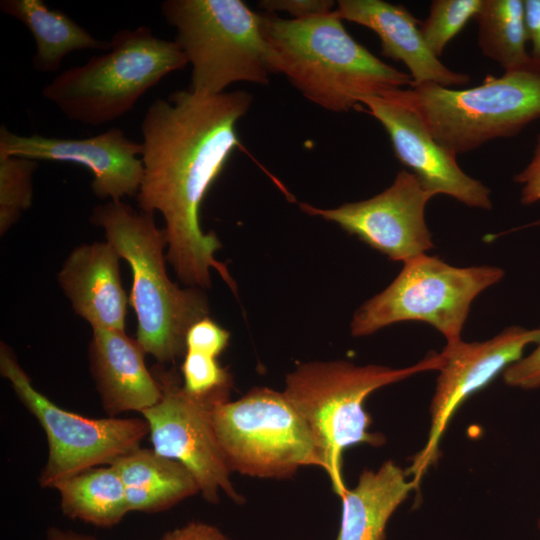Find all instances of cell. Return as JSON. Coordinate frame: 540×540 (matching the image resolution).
<instances>
[{
    "mask_svg": "<svg viewBox=\"0 0 540 540\" xmlns=\"http://www.w3.org/2000/svg\"><path fill=\"white\" fill-rule=\"evenodd\" d=\"M110 48L85 64L68 68L42 90L69 120L98 126L133 109L139 98L188 60L175 41L146 26L121 29Z\"/></svg>",
    "mask_w": 540,
    "mask_h": 540,
    "instance_id": "cell-6",
    "label": "cell"
},
{
    "mask_svg": "<svg viewBox=\"0 0 540 540\" xmlns=\"http://www.w3.org/2000/svg\"><path fill=\"white\" fill-rule=\"evenodd\" d=\"M161 12L192 66L189 90L216 95L235 82L268 84L273 72L262 14L241 0H166Z\"/></svg>",
    "mask_w": 540,
    "mask_h": 540,
    "instance_id": "cell-7",
    "label": "cell"
},
{
    "mask_svg": "<svg viewBox=\"0 0 540 540\" xmlns=\"http://www.w3.org/2000/svg\"><path fill=\"white\" fill-rule=\"evenodd\" d=\"M474 20L482 54L506 71L531 65L527 51L523 0H483Z\"/></svg>",
    "mask_w": 540,
    "mask_h": 540,
    "instance_id": "cell-23",
    "label": "cell"
},
{
    "mask_svg": "<svg viewBox=\"0 0 540 540\" xmlns=\"http://www.w3.org/2000/svg\"><path fill=\"white\" fill-rule=\"evenodd\" d=\"M36 160L0 156V233L3 235L32 203Z\"/></svg>",
    "mask_w": 540,
    "mask_h": 540,
    "instance_id": "cell-24",
    "label": "cell"
},
{
    "mask_svg": "<svg viewBox=\"0 0 540 540\" xmlns=\"http://www.w3.org/2000/svg\"><path fill=\"white\" fill-rule=\"evenodd\" d=\"M502 376L510 387L523 390L540 388V341L529 355L510 364Z\"/></svg>",
    "mask_w": 540,
    "mask_h": 540,
    "instance_id": "cell-28",
    "label": "cell"
},
{
    "mask_svg": "<svg viewBox=\"0 0 540 540\" xmlns=\"http://www.w3.org/2000/svg\"><path fill=\"white\" fill-rule=\"evenodd\" d=\"M503 277L499 267H455L422 254L404 262L394 281L357 309L351 334L367 336L397 322L421 321L446 343L458 341L474 299Z\"/></svg>",
    "mask_w": 540,
    "mask_h": 540,
    "instance_id": "cell-9",
    "label": "cell"
},
{
    "mask_svg": "<svg viewBox=\"0 0 540 540\" xmlns=\"http://www.w3.org/2000/svg\"><path fill=\"white\" fill-rule=\"evenodd\" d=\"M252 100L244 90L216 95L177 90L154 100L142 119L138 206L163 216L166 258L186 285L209 288L214 268L235 291L227 267L214 256L221 243L214 232L202 231L199 212L207 191L240 146L236 125Z\"/></svg>",
    "mask_w": 540,
    "mask_h": 540,
    "instance_id": "cell-1",
    "label": "cell"
},
{
    "mask_svg": "<svg viewBox=\"0 0 540 540\" xmlns=\"http://www.w3.org/2000/svg\"><path fill=\"white\" fill-rule=\"evenodd\" d=\"M335 10L342 20L375 32L382 55L408 68L412 86L433 83L452 88L470 82L469 74L451 70L432 53L421 34V22L403 5L383 0H340Z\"/></svg>",
    "mask_w": 540,
    "mask_h": 540,
    "instance_id": "cell-16",
    "label": "cell"
},
{
    "mask_svg": "<svg viewBox=\"0 0 540 540\" xmlns=\"http://www.w3.org/2000/svg\"><path fill=\"white\" fill-rule=\"evenodd\" d=\"M361 104L386 130L395 157L427 190L468 207L492 209L490 189L460 168L456 156L434 139L413 110L387 97H367Z\"/></svg>",
    "mask_w": 540,
    "mask_h": 540,
    "instance_id": "cell-15",
    "label": "cell"
},
{
    "mask_svg": "<svg viewBox=\"0 0 540 540\" xmlns=\"http://www.w3.org/2000/svg\"><path fill=\"white\" fill-rule=\"evenodd\" d=\"M142 143L118 128L89 138H55L39 134L23 136L0 127V156L71 162L87 167L93 175L91 188L101 198L119 201L137 196L143 177Z\"/></svg>",
    "mask_w": 540,
    "mask_h": 540,
    "instance_id": "cell-14",
    "label": "cell"
},
{
    "mask_svg": "<svg viewBox=\"0 0 540 540\" xmlns=\"http://www.w3.org/2000/svg\"><path fill=\"white\" fill-rule=\"evenodd\" d=\"M527 41L531 45L530 56L540 64V0H523Z\"/></svg>",
    "mask_w": 540,
    "mask_h": 540,
    "instance_id": "cell-32",
    "label": "cell"
},
{
    "mask_svg": "<svg viewBox=\"0 0 540 540\" xmlns=\"http://www.w3.org/2000/svg\"><path fill=\"white\" fill-rule=\"evenodd\" d=\"M259 6L268 14L286 12L292 19H304L330 13L336 4L331 0H262Z\"/></svg>",
    "mask_w": 540,
    "mask_h": 540,
    "instance_id": "cell-29",
    "label": "cell"
},
{
    "mask_svg": "<svg viewBox=\"0 0 540 540\" xmlns=\"http://www.w3.org/2000/svg\"><path fill=\"white\" fill-rule=\"evenodd\" d=\"M434 196L413 173L401 170L387 189L369 199L333 209L305 203L300 208L338 224L392 261L404 263L434 248L425 221L427 203Z\"/></svg>",
    "mask_w": 540,
    "mask_h": 540,
    "instance_id": "cell-13",
    "label": "cell"
},
{
    "mask_svg": "<svg viewBox=\"0 0 540 540\" xmlns=\"http://www.w3.org/2000/svg\"><path fill=\"white\" fill-rule=\"evenodd\" d=\"M273 73L284 74L304 97L346 112L367 97L412 86L409 74L390 66L358 43L336 10L304 19L262 14Z\"/></svg>",
    "mask_w": 540,
    "mask_h": 540,
    "instance_id": "cell-2",
    "label": "cell"
},
{
    "mask_svg": "<svg viewBox=\"0 0 540 540\" xmlns=\"http://www.w3.org/2000/svg\"><path fill=\"white\" fill-rule=\"evenodd\" d=\"M90 220L131 267L129 302L137 317V342L160 363L185 353L189 328L207 317L208 302L196 288H180L166 271L167 240L154 214L134 210L121 200L96 206Z\"/></svg>",
    "mask_w": 540,
    "mask_h": 540,
    "instance_id": "cell-4",
    "label": "cell"
},
{
    "mask_svg": "<svg viewBox=\"0 0 540 540\" xmlns=\"http://www.w3.org/2000/svg\"><path fill=\"white\" fill-rule=\"evenodd\" d=\"M538 528L540 529V518L538 520Z\"/></svg>",
    "mask_w": 540,
    "mask_h": 540,
    "instance_id": "cell-34",
    "label": "cell"
},
{
    "mask_svg": "<svg viewBox=\"0 0 540 540\" xmlns=\"http://www.w3.org/2000/svg\"><path fill=\"white\" fill-rule=\"evenodd\" d=\"M538 223L540 224V220L538 221Z\"/></svg>",
    "mask_w": 540,
    "mask_h": 540,
    "instance_id": "cell-35",
    "label": "cell"
},
{
    "mask_svg": "<svg viewBox=\"0 0 540 540\" xmlns=\"http://www.w3.org/2000/svg\"><path fill=\"white\" fill-rule=\"evenodd\" d=\"M413 110L430 134L457 156L519 134L540 118V64L535 61L478 86L453 89L425 83L386 93Z\"/></svg>",
    "mask_w": 540,
    "mask_h": 540,
    "instance_id": "cell-5",
    "label": "cell"
},
{
    "mask_svg": "<svg viewBox=\"0 0 540 540\" xmlns=\"http://www.w3.org/2000/svg\"><path fill=\"white\" fill-rule=\"evenodd\" d=\"M229 338L230 333L207 316L189 328L185 350L207 352L218 357L227 347Z\"/></svg>",
    "mask_w": 540,
    "mask_h": 540,
    "instance_id": "cell-27",
    "label": "cell"
},
{
    "mask_svg": "<svg viewBox=\"0 0 540 540\" xmlns=\"http://www.w3.org/2000/svg\"><path fill=\"white\" fill-rule=\"evenodd\" d=\"M63 513L99 527L118 524L129 512L125 488L116 469L91 468L58 482Z\"/></svg>",
    "mask_w": 540,
    "mask_h": 540,
    "instance_id": "cell-22",
    "label": "cell"
},
{
    "mask_svg": "<svg viewBox=\"0 0 540 540\" xmlns=\"http://www.w3.org/2000/svg\"><path fill=\"white\" fill-rule=\"evenodd\" d=\"M162 540H229L217 527L193 521L166 533Z\"/></svg>",
    "mask_w": 540,
    "mask_h": 540,
    "instance_id": "cell-31",
    "label": "cell"
},
{
    "mask_svg": "<svg viewBox=\"0 0 540 540\" xmlns=\"http://www.w3.org/2000/svg\"><path fill=\"white\" fill-rule=\"evenodd\" d=\"M46 540H97L96 538L72 531H62L52 527L47 532Z\"/></svg>",
    "mask_w": 540,
    "mask_h": 540,
    "instance_id": "cell-33",
    "label": "cell"
},
{
    "mask_svg": "<svg viewBox=\"0 0 540 540\" xmlns=\"http://www.w3.org/2000/svg\"><path fill=\"white\" fill-rule=\"evenodd\" d=\"M0 372L46 433L49 454L39 476L43 488H53L58 482L97 465H111L119 457L139 448L149 433L145 419H93L57 406L32 385L12 349L3 342L0 345Z\"/></svg>",
    "mask_w": 540,
    "mask_h": 540,
    "instance_id": "cell-10",
    "label": "cell"
},
{
    "mask_svg": "<svg viewBox=\"0 0 540 540\" xmlns=\"http://www.w3.org/2000/svg\"><path fill=\"white\" fill-rule=\"evenodd\" d=\"M120 258L107 241L82 244L70 253L58 274L75 313L92 329L125 331L128 300L120 279Z\"/></svg>",
    "mask_w": 540,
    "mask_h": 540,
    "instance_id": "cell-17",
    "label": "cell"
},
{
    "mask_svg": "<svg viewBox=\"0 0 540 540\" xmlns=\"http://www.w3.org/2000/svg\"><path fill=\"white\" fill-rule=\"evenodd\" d=\"M145 351L125 331L93 328L89 346L91 373L104 410L111 416L157 404L162 388L146 368Z\"/></svg>",
    "mask_w": 540,
    "mask_h": 540,
    "instance_id": "cell-18",
    "label": "cell"
},
{
    "mask_svg": "<svg viewBox=\"0 0 540 540\" xmlns=\"http://www.w3.org/2000/svg\"><path fill=\"white\" fill-rule=\"evenodd\" d=\"M540 341V327L509 326L491 339L446 343L430 403V428L426 443L414 455L406 472L419 487L427 470L440 457V443L453 415L471 395L486 387L512 363L522 358L525 348Z\"/></svg>",
    "mask_w": 540,
    "mask_h": 540,
    "instance_id": "cell-12",
    "label": "cell"
},
{
    "mask_svg": "<svg viewBox=\"0 0 540 540\" xmlns=\"http://www.w3.org/2000/svg\"><path fill=\"white\" fill-rule=\"evenodd\" d=\"M0 9L22 22L35 40L32 63L37 71L56 72L63 58L83 49L107 51L110 43L98 40L60 10L49 9L42 0H2Z\"/></svg>",
    "mask_w": 540,
    "mask_h": 540,
    "instance_id": "cell-21",
    "label": "cell"
},
{
    "mask_svg": "<svg viewBox=\"0 0 540 540\" xmlns=\"http://www.w3.org/2000/svg\"><path fill=\"white\" fill-rule=\"evenodd\" d=\"M211 421L231 472L285 479L305 466L325 470L314 439L283 392L256 387L211 407Z\"/></svg>",
    "mask_w": 540,
    "mask_h": 540,
    "instance_id": "cell-8",
    "label": "cell"
},
{
    "mask_svg": "<svg viewBox=\"0 0 540 540\" xmlns=\"http://www.w3.org/2000/svg\"><path fill=\"white\" fill-rule=\"evenodd\" d=\"M184 354L181 366L184 390L210 404L229 400L232 377L218 363L217 356L192 349H186Z\"/></svg>",
    "mask_w": 540,
    "mask_h": 540,
    "instance_id": "cell-26",
    "label": "cell"
},
{
    "mask_svg": "<svg viewBox=\"0 0 540 540\" xmlns=\"http://www.w3.org/2000/svg\"><path fill=\"white\" fill-rule=\"evenodd\" d=\"M513 180L522 185L520 202L523 205L540 201V133L537 135L530 162Z\"/></svg>",
    "mask_w": 540,
    "mask_h": 540,
    "instance_id": "cell-30",
    "label": "cell"
},
{
    "mask_svg": "<svg viewBox=\"0 0 540 540\" xmlns=\"http://www.w3.org/2000/svg\"><path fill=\"white\" fill-rule=\"evenodd\" d=\"M111 465L124 485L129 511L161 512L200 493L195 477L184 464L153 449L139 447Z\"/></svg>",
    "mask_w": 540,
    "mask_h": 540,
    "instance_id": "cell-20",
    "label": "cell"
},
{
    "mask_svg": "<svg viewBox=\"0 0 540 540\" xmlns=\"http://www.w3.org/2000/svg\"><path fill=\"white\" fill-rule=\"evenodd\" d=\"M162 397L141 414L149 425L153 450L184 464L195 477L199 491L210 503L220 492L235 503L244 502L230 479L231 471L215 435L211 407L187 393L175 372L154 368Z\"/></svg>",
    "mask_w": 540,
    "mask_h": 540,
    "instance_id": "cell-11",
    "label": "cell"
},
{
    "mask_svg": "<svg viewBox=\"0 0 540 540\" xmlns=\"http://www.w3.org/2000/svg\"><path fill=\"white\" fill-rule=\"evenodd\" d=\"M406 470L387 460L361 472L357 484L342 494L336 540H385L386 526L397 508L418 488Z\"/></svg>",
    "mask_w": 540,
    "mask_h": 540,
    "instance_id": "cell-19",
    "label": "cell"
},
{
    "mask_svg": "<svg viewBox=\"0 0 540 540\" xmlns=\"http://www.w3.org/2000/svg\"><path fill=\"white\" fill-rule=\"evenodd\" d=\"M483 0H433L429 14L420 23L421 34L432 53L438 58L449 42L474 19Z\"/></svg>",
    "mask_w": 540,
    "mask_h": 540,
    "instance_id": "cell-25",
    "label": "cell"
},
{
    "mask_svg": "<svg viewBox=\"0 0 540 540\" xmlns=\"http://www.w3.org/2000/svg\"><path fill=\"white\" fill-rule=\"evenodd\" d=\"M443 364V355L432 351L405 368L313 361L300 364L286 376L282 392L307 425L337 495L341 497L347 489L344 451L358 444L380 447L386 441L383 434L370 432L372 418L364 408L368 396L415 374L439 371Z\"/></svg>",
    "mask_w": 540,
    "mask_h": 540,
    "instance_id": "cell-3",
    "label": "cell"
}]
</instances>
